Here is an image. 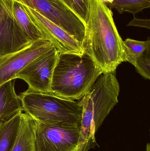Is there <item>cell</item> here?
Masks as SVG:
<instances>
[{"label":"cell","instance_id":"6da1fadb","mask_svg":"<svg viewBox=\"0 0 150 151\" xmlns=\"http://www.w3.org/2000/svg\"><path fill=\"white\" fill-rule=\"evenodd\" d=\"M82 47L103 73L115 72L124 62L123 41L119 34L113 13L100 0H90L89 18Z\"/></svg>","mask_w":150,"mask_h":151},{"label":"cell","instance_id":"7a4b0ae2","mask_svg":"<svg viewBox=\"0 0 150 151\" xmlns=\"http://www.w3.org/2000/svg\"><path fill=\"white\" fill-rule=\"evenodd\" d=\"M103 73L86 53H60L52 78V93L64 99L78 101Z\"/></svg>","mask_w":150,"mask_h":151},{"label":"cell","instance_id":"3957f363","mask_svg":"<svg viewBox=\"0 0 150 151\" xmlns=\"http://www.w3.org/2000/svg\"><path fill=\"white\" fill-rule=\"evenodd\" d=\"M119 92L115 72L103 73L78 100L82 108L80 139L82 151L96 142L95 134L118 103Z\"/></svg>","mask_w":150,"mask_h":151},{"label":"cell","instance_id":"277c9868","mask_svg":"<svg viewBox=\"0 0 150 151\" xmlns=\"http://www.w3.org/2000/svg\"><path fill=\"white\" fill-rule=\"evenodd\" d=\"M19 96L25 113L36 121L81 128L82 108L78 101L29 89Z\"/></svg>","mask_w":150,"mask_h":151},{"label":"cell","instance_id":"5b68a950","mask_svg":"<svg viewBox=\"0 0 150 151\" xmlns=\"http://www.w3.org/2000/svg\"><path fill=\"white\" fill-rule=\"evenodd\" d=\"M80 139L81 128L36 121L35 151H82Z\"/></svg>","mask_w":150,"mask_h":151},{"label":"cell","instance_id":"8992f818","mask_svg":"<svg viewBox=\"0 0 150 151\" xmlns=\"http://www.w3.org/2000/svg\"><path fill=\"white\" fill-rule=\"evenodd\" d=\"M35 10L66 32L82 45L85 24L68 8L57 0H18Z\"/></svg>","mask_w":150,"mask_h":151},{"label":"cell","instance_id":"52a82bcc","mask_svg":"<svg viewBox=\"0 0 150 151\" xmlns=\"http://www.w3.org/2000/svg\"><path fill=\"white\" fill-rule=\"evenodd\" d=\"M33 42L16 19L13 0H0V58L20 51Z\"/></svg>","mask_w":150,"mask_h":151},{"label":"cell","instance_id":"ba28073f","mask_svg":"<svg viewBox=\"0 0 150 151\" xmlns=\"http://www.w3.org/2000/svg\"><path fill=\"white\" fill-rule=\"evenodd\" d=\"M60 53L53 46L27 65L17 75L16 79L25 81L31 90L52 93V78Z\"/></svg>","mask_w":150,"mask_h":151},{"label":"cell","instance_id":"9c48e42d","mask_svg":"<svg viewBox=\"0 0 150 151\" xmlns=\"http://www.w3.org/2000/svg\"><path fill=\"white\" fill-rule=\"evenodd\" d=\"M53 46L48 40H38L20 51L0 58V86L16 79L17 75L27 65Z\"/></svg>","mask_w":150,"mask_h":151},{"label":"cell","instance_id":"30bf717a","mask_svg":"<svg viewBox=\"0 0 150 151\" xmlns=\"http://www.w3.org/2000/svg\"><path fill=\"white\" fill-rule=\"evenodd\" d=\"M24 6L26 12L45 39L50 41L60 53L83 54L82 44L80 42L35 10L25 4Z\"/></svg>","mask_w":150,"mask_h":151},{"label":"cell","instance_id":"8fae6325","mask_svg":"<svg viewBox=\"0 0 150 151\" xmlns=\"http://www.w3.org/2000/svg\"><path fill=\"white\" fill-rule=\"evenodd\" d=\"M15 81L11 80L0 86V123L23 111L21 99L15 91Z\"/></svg>","mask_w":150,"mask_h":151},{"label":"cell","instance_id":"7c38bea8","mask_svg":"<svg viewBox=\"0 0 150 151\" xmlns=\"http://www.w3.org/2000/svg\"><path fill=\"white\" fill-rule=\"evenodd\" d=\"M36 121L26 113H21L16 139L10 151H35Z\"/></svg>","mask_w":150,"mask_h":151},{"label":"cell","instance_id":"4fadbf2b","mask_svg":"<svg viewBox=\"0 0 150 151\" xmlns=\"http://www.w3.org/2000/svg\"><path fill=\"white\" fill-rule=\"evenodd\" d=\"M13 9L18 24L32 41L46 40L38 27L26 12L22 2L18 0H13Z\"/></svg>","mask_w":150,"mask_h":151},{"label":"cell","instance_id":"5bb4252c","mask_svg":"<svg viewBox=\"0 0 150 151\" xmlns=\"http://www.w3.org/2000/svg\"><path fill=\"white\" fill-rule=\"evenodd\" d=\"M0 123V151H10L18 131L21 113Z\"/></svg>","mask_w":150,"mask_h":151},{"label":"cell","instance_id":"9a60e30c","mask_svg":"<svg viewBox=\"0 0 150 151\" xmlns=\"http://www.w3.org/2000/svg\"><path fill=\"white\" fill-rule=\"evenodd\" d=\"M110 9H115L119 14L127 12L135 16L149 8L150 0H100Z\"/></svg>","mask_w":150,"mask_h":151},{"label":"cell","instance_id":"2e32d148","mask_svg":"<svg viewBox=\"0 0 150 151\" xmlns=\"http://www.w3.org/2000/svg\"><path fill=\"white\" fill-rule=\"evenodd\" d=\"M150 44V38L145 41L127 39L123 41L124 62H129L134 65L136 59L141 55L147 46Z\"/></svg>","mask_w":150,"mask_h":151},{"label":"cell","instance_id":"e0dca14e","mask_svg":"<svg viewBox=\"0 0 150 151\" xmlns=\"http://www.w3.org/2000/svg\"><path fill=\"white\" fill-rule=\"evenodd\" d=\"M68 8L86 24L89 18L90 0H57Z\"/></svg>","mask_w":150,"mask_h":151},{"label":"cell","instance_id":"ac0fdd59","mask_svg":"<svg viewBox=\"0 0 150 151\" xmlns=\"http://www.w3.org/2000/svg\"><path fill=\"white\" fill-rule=\"evenodd\" d=\"M136 71L144 78L150 79V44L136 59L134 65Z\"/></svg>","mask_w":150,"mask_h":151},{"label":"cell","instance_id":"d6986e66","mask_svg":"<svg viewBox=\"0 0 150 151\" xmlns=\"http://www.w3.org/2000/svg\"><path fill=\"white\" fill-rule=\"evenodd\" d=\"M150 20L149 19H141L135 17L134 16L133 20L127 24L128 26L138 27L149 29Z\"/></svg>","mask_w":150,"mask_h":151},{"label":"cell","instance_id":"ffe728a7","mask_svg":"<svg viewBox=\"0 0 150 151\" xmlns=\"http://www.w3.org/2000/svg\"><path fill=\"white\" fill-rule=\"evenodd\" d=\"M146 151H150V144H148L147 145V149Z\"/></svg>","mask_w":150,"mask_h":151}]
</instances>
